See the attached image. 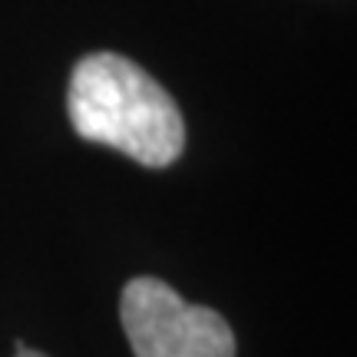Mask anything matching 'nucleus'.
<instances>
[{"mask_svg":"<svg viewBox=\"0 0 357 357\" xmlns=\"http://www.w3.org/2000/svg\"><path fill=\"white\" fill-rule=\"evenodd\" d=\"M66 109L83 139L119 149L149 169L172 166L185 146V119L176 100L119 53H89L79 60Z\"/></svg>","mask_w":357,"mask_h":357,"instance_id":"f257e3e1","label":"nucleus"},{"mask_svg":"<svg viewBox=\"0 0 357 357\" xmlns=\"http://www.w3.org/2000/svg\"><path fill=\"white\" fill-rule=\"evenodd\" d=\"M119 314L136 357H235V334L225 318L189 305L159 278L129 281Z\"/></svg>","mask_w":357,"mask_h":357,"instance_id":"f03ea898","label":"nucleus"},{"mask_svg":"<svg viewBox=\"0 0 357 357\" xmlns=\"http://www.w3.org/2000/svg\"><path fill=\"white\" fill-rule=\"evenodd\" d=\"M17 357H43V354H40V351H26L24 347V351H17Z\"/></svg>","mask_w":357,"mask_h":357,"instance_id":"7ed1b4c3","label":"nucleus"}]
</instances>
